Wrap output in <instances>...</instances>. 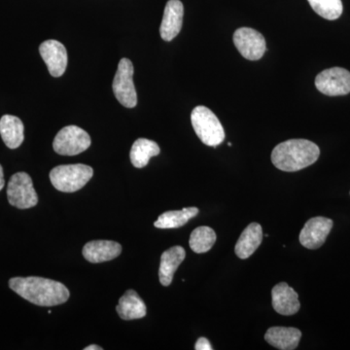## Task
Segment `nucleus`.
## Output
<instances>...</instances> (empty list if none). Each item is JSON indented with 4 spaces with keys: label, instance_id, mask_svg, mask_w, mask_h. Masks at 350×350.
<instances>
[{
    "label": "nucleus",
    "instance_id": "22",
    "mask_svg": "<svg viewBox=\"0 0 350 350\" xmlns=\"http://www.w3.org/2000/svg\"><path fill=\"white\" fill-rule=\"evenodd\" d=\"M216 241V234L211 228L202 226L197 228L191 234L189 244L195 253H206L213 248Z\"/></svg>",
    "mask_w": 350,
    "mask_h": 350
},
{
    "label": "nucleus",
    "instance_id": "26",
    "mask_svg": "<svg viewBox=\"0 0 350 350\" xmlns=\"http://www.w3.org/2000/svg\"><path fill=\"white\" fill-rule=\"evenodd\" d=\"M84 350H103V347H98V345H92L87 347Z\"/></svg>",
    "mask_w": 350,
    "mask_h": 350
},
{
    "label": "nucleus",
    "instance_id": "25",
    "mask_svg": "<svg viewBox=\"0 0 350 350\" xmlns=\"http://www.w3.org/2000/svg\"><path fill=\"white\" fill-rule=\"evenodd\" d=\"M5 185V180H4L3 169H2L1 165H0V191L3 189Z\"/></svg>",
    "mask_w": 350,
    "mask_h": 350
},
{
    "label": "nucleus",
    "instance_id": "6",
    "mask_svg": "<svg viewBox=\"0 0 350 350\" xmlns=\"http://www.w3.org/2000/svg\"><path fill=\"white\" fill-rule=\"evenodd\" d=\"M91 142L87 131L77 126H68L57 133L53 148L59 155L75 156L86 151L91 146Z\"/></svg>",
    "mask_w": 350,
    "mask_h": 350
},
{
    "label": "nucleus",
    "instance_id": "2",
    "mask_svg": "<svg viewBox=\"0 0 350 350\" xmlns=\"http://www.w3.org/2000/svg\"><path fill=\"white\" fill-rule=\"evenodd\" d=\"M320 149L306 139H290L280 144L271 152V162L282 172L306 169L319 160Z\"/></svg>",
    "mask_w": 350,
    "mask_h": 350
},
{
    "label": "nucleus",
    "instance_id": "24",
    "mask_svg": "<svg viewBox=\"0 0 350 350\" xmlns=\"http://www.w3.org/2000/svg\"><path fill=\"white\" fill-rule=\"evenodd\" d=\"M196 350H213L211 342L206 338H200L195 345Z\"/></svg>",
    "mask_w": 350,
    "mask_h": 350
},
{
    "label": "nucleus",
    "instance_id": "10",
    "mask_svg": "<svg viewBox=\"0 0 350 350\" xmlns=\"http://www.w3.org/2000/svg\"><path fill=\"white\" fill-rule=\"evenodd\" d=\"M333 228V221L325 217L310 219L300 234V243L308 250H317L325 243Z\"/></svg>",
    "mask_w": 350,
    "mask_h": 350
},
{
    "label": "nucleus",
    "instance_id": "19",
    "mask_svg": "<svg viewBox=\"0 0 350 350\" xmlns=\"http://www.w3.org/2000/svg\"><path fill=\"white\" fill-rule=\"evenodd\" d=\"M119 317L124 320L140 319L146 315L147 308L135 290H128L116 306Z\"/></svg>",
    "mask_w": 350,
    "mask_h": 350
},
{
    "label": "nucleus",
    "instance_id": "16",
    "mask_svg": "<svg viewBox=\"0 0 350 350\" xmlns=\"http://www.w3.org/2000/svg\"><path fill=\"white\" fill-rule=\"evenodd\" d=\"M185 257V250L179 245L174 246L163 253L161 257L160 269H159L161 284L163 286H169L172 284L174 273Z\"/></svg>",
    "mask_w": 350,
    "mask_h": 350
},
{
    "label": "nucleus",
    "instance_id": "13",
    "mask_svg": "<svg viewBox=\"0 0 350 350\" xmlns=\"http://www.w3.org/2000/svg\"><path fill=\"white\" fill-rule=\"evenodd\" d=\"M271 303L276 312L282 315H294L300 310L299 296L287 283L280 282L271 290Z\"/></svg>",
    "mask_w": 350,
    "mask_h": 350
},
{
    "label": "nucleus",
    "instance_id": "23",
    "mask_svg": "<svg viewBox=\"0 0 350 350\" xmlns=\"http://www.w3.org/2000/svg\"><path fill=\"white\" fill-rule=\"evenodd\" d=\"M315 13L326 20H337L344 10L342 0H308Z\"/></svg>",
    "mask_w": 350,
    "mask_h": 350
},
{
    "label": "nucleus",
    "instance_id": "5",
    "mask_svg": "<svg viewBox=\"0 0 350 350\" xmlns=\"http://www.w3.org/2000/svg\"><path fill=\"white\" fill-rule=\"evenodd\" d=\"M7 198L11 206L20 209L31 208L38 202L31 177L25 172L12 175L7 186Z\"/></svg>",
    "mask_w": 350,
    "mask_h": 350
},
{
    "label": "nucleus",
    "instance_id": "18",
    "mask_svg": "<svg viewBox=\"0 0 350 350\" xmlns=\"http://www.w3.org/2000/svg\"><path fill=\"white\" fill-rule=\"evenodd\" d=\"M24 124L18 117L4 115L0 119V135L6 146L17 149L25 139Z\"/></svg>",
    "mask_w": 350,
    "mask_h": 350
},
{
    "label": "nucleus",
    "instance_id": "9",
    "mask_svg": "<svg viewBox=\"0 0 350 350\" xmlns=\"http://www.w3.org/2000/svg\"><path fill=\"white\" fill-rule=\"evenodd\" d=\"M232 39L241 56L250 61H258L266 52V40L264 36L250 27L237 29Z\"/></svg>",
    "mask_w": 350,
    "mask_h": 350
},
{
    "label": "nucleus",
    "instance_id": "17",
    "mask_svg": "<svg viewBox=\"0 0 350 350\" xmlns=\"http://www.w3.org/2000/svg\"><path fill=\"white\" fill-rule=\"evenodd\" d=\"M262 241V230L258 223H251L244 230L236 244L237 256L241 259H247L259 247Z\"/></svg>",
    "mask_w": 350,
    "mask_h": 350
},
{
    "label": "nucleus",
    "instance_id": "4",
    "mask_svg": "<svg viewBox=\"0 0 350 350\" xmlns=\"http://www.w3.org/2000/svg\"><path fill=\"white\" fill-rule=\"evenodd\" d=\"M191 122L202 144L216 147L224 142V128L217 116L208 108L202 105L194 108L191 114Z\"/></svg>",
    "mask_w": 350,
    "mask_h": 350
},
{
    "label": "nucleus",
    "instance_id": "8",
    "mask_svg": "<svg viewBox=\"0 0 350 350\" xmlns=\"http://www.w3.org/2000/svg\"><path fill=\"white\" fill-rule=\"evenodd\" d=\"M315 87L326 96H345L350 93V72L342 68L325 69L315 78Z\"/></svg>",
    "mask_w": 350,
    "mask_h": 350
},
{
    "label": "nucleus",
    "instance_id": "3",
    "mask_svg": "<svg viewBox=\"0 0 350 350\" xmlns=\"http://www.w3.org/2000/svg\"><path fill=\"white\" fill-rule=\"evenodd\" d=\"M93 175V169L82 163L57 165L51 170L50 180L57 191L73 193L84 187Z\"/></svg>",
    "mask_w": 350,
    "mask_h": 350
},
{
    "label": "nucleus",
    "instance_id": "7",
    "mask_svg": "<svg viewBox=\"0 0 350 350\" xmlns=\"http://www.w3.org/2000/svg\"><path fill=\"white\" fill-rule=\"evenodd\" d=\"M133 66L129 59L120 61L113 80V93L123 107L133 108L137 105V94L133 80Z\"/></svg>",
    "mask_w": 350,
    "mask_h": 350
},
{
    "label": "nucleus",
    "instance_id": "15",
    "mask_svg": "<svg viewBox=\"0 0 350 350\" xmlns=\"http://www.w3.org/2000/svg\"><path fill=\"white\" fill-rule=\"evenodd\" d=\"M301 332L292 327H271L267 331L265 340L280 350H293L298 347Z\"/></svg>",
    "mask_w": 350,
    "mask_h": 350
},
{
    "label": "nucleus",
    "instance_id": "20",
    "mask_svg": "<svg viewBox=\"0 0 350 350\" xmlns=\"http://www.w3.org/2000/svg\"><path fill=\"white\" fill-rule=\"evenodd\" d=\"M160 152V147L155 142L146 138H139L131 147V162L133 167L142 169L148 165L152 157L158 156Z\"/></svg>",
    "mask_w": 350,
    "mask_h": 350
},
{
    "label": "nucleus",
    "instance_id": "1",
    "mask_svg": "<svg viewBox=\"0 0 350 350\" xmlns=\"http://www.w3.org/2000/svg\"><path fill=\"white\" fill-rule=\"evenodd\" d=\"M9 286L25 300L39 306L62 305L70 296L63 283L38 276L11 278Z\"/></svg>",
    "mask_w": 350,
    "mask_h": 350
},
{
    "label": "nucleus",
    "instance_id": "21",
    "mask_svg": "<svg viewBox=\"0 0 350 350\" xmlns=\"http://www.w3.org/2000/svg\"><path fill=\"white\" fill-rule=\"evenodd\" d=\"M199 213L197 207H187L182 211H167L161 214L154 222V226L159 229H177L186 225L190 219L196 217Z\"/></svg>",
    "mask_w": 350,
    "mask_h": 350
},
{
    "label": "nucleus",
    "instance_id": "12",
    "mask_svg": "<svg viewBox=\"0 0 350 350\" xmlns=\"http://www.w3.org/2000/svg\"><path fill=\"white\" fill-rule=\"evenodd\" d=\"M183 16L184 7L180 0H169L160 27L161 38L163 40L172 41L178 36L183 24Z\"/></svg>",
    "mask_w": 350,
    "mask_h": 350
},
{
    "label": "nucleus",
    "instance_id": "11",
    "mask_svg": "<svg viewBox=\"0 0 350 350\" xmlns=\"http://www.w3.org/2000/svg\"><path fill=\"white\" fill-rule=\"evenodd\" d=\"M39 53L53 77H61L68 66V52L64 44L57 40L44 41L39 47Z\"/></svg>",
    "mask_w": 350,
    "mask_h": 350
},
{
    "label": "nucleus",
    "instance_id": "14",
    "mask_svg": "<svg viewBox=\"0 0 350 350\" xmlns=\"http://www.w3.org/2000/svg\"><path fill=\"white\" fill-rule=\"evenodd\" d=\"M121 252V244L111 241H90L83 248V256L93 264L111 261L118 257Z\"/></svg>",
    "mask_w": 350,
    "mask_h": 350
}]
</instances>
